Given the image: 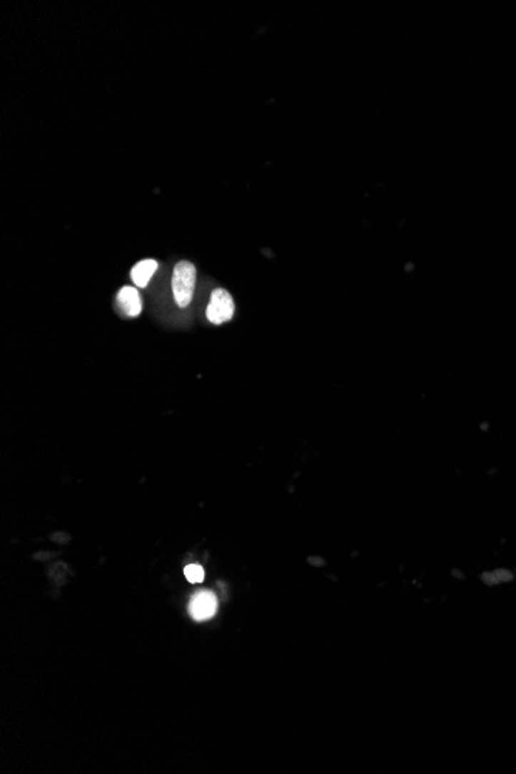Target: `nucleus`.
<instances>
[{
	"mask_svg": "<svg viewBox=\"0 0 516 774\" xmlns=\"http://www.w3.org/2000/svg\"><path fill=\"white\" fill-rule=\"evenodd\" d=\"M233 312H236V305H233L231 294L226 289H215L211 295V303L208 310H206L208 320L213 325L226 323L232 319Z\"/></svg>",
	"mask_w": 516,
	"mask_h": 774,
	"instance_id": "2",
	"label": "nucleus"
},
{
	"mask_svg": "<svg viewBox=\"0 0 516 774\" xmlns=\"http://www.w3.org/2000/svg\"><path fill=\"white\" fill-rule=\"evenodd\" d=\"M495 575H496V576H498L501 581H504V580H505V581H509V580H512V574H510V572H505V571H498V572H496Z\"/></svg>",
	"mask_w": 516,
	"mask_h": 774,
	"instance_id": "7",
	"label": "nucleus"
},
{
	"mask_svg": "<svg viewBox=\"0 0 516 774\" xmlns=\"http://www.w3.org/2000/svg\"><path fill=\"white\" fill-rule=\"evenodd\" d=\"M116 303L121 312L128 317H138L141 314V310H143L139 294L136 289H133L131 286H124L123 289H121L116 295Z\"/></svg>",
	"mask_w": 516,
	"mask_h": 774,
	"instance_id": "4",
	"label": "nucleus"
},
{
	"mask_svg": "<svg viewBox=\"0 0 516 774\" xmlns=\"http://www.w3.org/2000/svg\"><path fill=\"white\" fill-rule=\"evenodd\" d=\"M158 269V261L155 260H143L139 261V263L131 269V280H133V283L138 286V287H146L150 282V278H152V275L155 274V270Z\"/></svg>",
	"mask_w": 516,
	"mask_h": 774,
	"instance_id": "5",
	"label": "nucleus"
},
{
	"mask_svg": "<svg viewBox=\"0 0 516 774\" xmlns=\"http://www.w3.org/2000/svg\"><path fill=\"white\" fill-rule=\"evenodd\" d=\"M217 599H215L212 592H200L192 599L189 611L195 620L203 621L211 618L212 615L217 612Z\"/></svg>",
	"mask_w": 516,
	"mask_h": 774,
	"instance_id": "3",
	"label": "nucleus"
},
{
	"mask_svg": "<svg viewBox=\"0 0 516 774\" xmlns=\"http://www.w3.org/2000/svg\"><path fill=\"white\" fill-rule=\"evenodd\" d=\"M484 581H485L487 584H496V581H498V580H496V578H495L493 575L487 574V575H484Z\"/></svg>",
	"mask_w": 516,
	"mask_h": 774,
	"instance_id": "8",
	"label": "nucleus"
},
{
	"mask_svg": "<svg viewBox=\"0 0 516 774\" xmlns=\"http://www.w3.org/2000/svg\"><path fill=\"white\" fill-rule=\"evenodd\" d=\"M196 283V269L191 261H180L173 269L172 289L175 302L180 307H186L192 302Z\"/></svg>",
	"mask_w": 516,
	"mask_h": 774,
	"instance_id": "1",
	"label": "nucleus"
},
{
	"mask_svg": "<svg viewBox=\"0 0 516 774\" xmlns=\"http://www.w3.org/2000/svg\"><path fill=\"white\" fill-rule=\"evenodd\" d=\"M184 575L187 578V581H191L193 584L195 583H201L204 580V571H203V567L198 566V564L187 566L184 569Z\"/></svg>",
	"mask_w": 516,
	"mask_h": 774,
	"instance_id": "6",
	"label": "nucleus"
}]
</instances>
